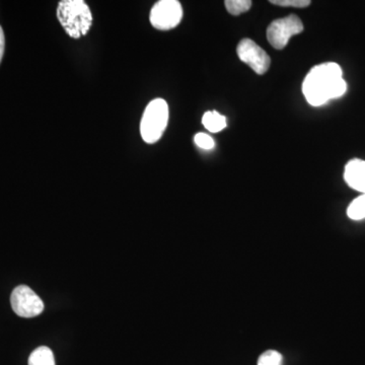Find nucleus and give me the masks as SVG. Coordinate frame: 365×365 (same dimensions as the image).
I'll return each instance as SVG.
<instances>
[{"instance_id": "nucleus-7", "label": "nucleus", "mask_w": 365, "mask_h": 365, "mask_svg": "<svg viewBox=\"0 0 365 365\" xmlns=\"http://www.w3.org/2000/svg\"><path fill=\"white\" fill-rule=\"evenodd\" d=\"M237 51L239 58L244 63L248 64L257 74L262 76L268 71L271 63L270 57L253 40H242L237 45Z\"/></svg>"}, {"instance_id": "nucleus-5", "label": "nucleus", "mask_w": 365, "mask_h": 365, "mask_svg": "<svg viewBox=\"0 0 365 365\" xmlns=\"http://www.w3.org/2000/svg\"><path fill=\"white\" fill-rule=\"evenodd\" d=\"M182 9L177 0H160L153 6L150 20L153 28L168 31L176 28L181 23Z\"/></svg>"}, {"instance_id": "nucleus-1", "label": "nucleus", "mask_w": 365, "mask_h": 365, "mask_svg": "<svg viewBox=\"0 0 365 365\" xmlns=\"http://www.w3.org/2000/svg\"><path fill=\"white\" fill-rule=\"evenodd\" d=\"M346 91L347 83L343 79L342 68L334 62L313 67L302 83V93L307 103L314 107L342 97Z\"/></svg>"}, {"instance_id": "nucleus-10", "label": "nucleus", "mask_w": 365, "mask_h": 365, "mask_svg": "<svg viewBox=\"0 0 365 365\" xmlns=\"http://www.w3.org/2000/svg\"><path fill=\"white\" fill-rule=\"evenodd\" d=\"M29 365H56L52 350L46 346H41L34 350L29 357Z\"/></svg>"}, {"instance_id": "nucleus-3", "label": "nucleus", "mask_w": 365, "mask_h": 365, "mask_svg": "<svg viewBox=\"0 0 365 365\" xmlns=\"http://www.w3.org/2000/svg\"><path fill=\"white\" fill-rule=\"evenodd\" d=\"M169 122V106L163 98L151 101L144 110L140 123L141 137L146 143H155L162 138Z\"/></svg>"}, {"instance_id": "nucleus-6", "label": "nucleus", "mask_w": 365, "mask_h": 365, "mask_svg": "<svg viewBox=\"0 0 365 365\" xmlns=\"http://www.w3.org/2000/svg\"><path fill=\"white\" fill-rule=\"evenodd\" d=\"M11 304L14 313L21 318H34L44 311L43 300L26 285L14 288L11 297Z\"/></svg>"}, {"instance_id": "nucleus-16", "label": "nucleus", "mask_w": 365, "mask_h": 365, "mask_svg": "<svg viewBox=\"0 0 365 365\" xmlns=\"http://www.w3.org/2000/svg\"><path fill=\"white\" fill-rule=\"evenodd\" d=\"M4 48H6V38H4V30L0 26V62H1L2 57H4Z\"/></svg>"}, {"instance_id": "nucleus-8", "label": "nucleus", "mask_w": 365, "mask_h": 365, "mask_svg": "<svg viewBox=\"0 0 365 365\" xmlns=\"http://www.w3.org/2000/svg\"><path fill=\"white\" fill-rule=\"evenodd\" d=\"M345 182L355 191L365 194V162L354 158L346 165L344 172Z\"/></svg>"}, {"instance_id": "nucleus-12", "label": "nucleus", "mask_w": 365, "mask_h": 365, "mask_svg": "<svg viewBox=\"0 0 365 365\" xmlns=\"http://www.w3.org/2000/svg\"><path fill=\"white\" fill-rule=\"evenodd\" d=\"M225 9L232 16L246 13L252 7L251 0H227L225 2Z\"/></svg>"}, {"instance_id": "nucleus-2", "label": "nucleus", "mask_w": 365, "mask_h": 365, "mask_svg": "<svg viewBox=\"0 0 365 365\" xmlns=\"http://www.w3.org/2000/svg\"><path fill=\"white\" fill-rule=\"evenodd\" d=\"M57 19L69 37L86 36L93 25V14L83 0H62L57 7Z\"/></svg>"}, {"instance_id": "nucleus-15", "label": "nucleus", "mask_w": 365, "mask_h": 365, "mask_svg": "<svg viewBox=\"0 0 365 365\" xmlns=\"http://www.w3.org/2000/svg\"><path fill=\"white\" fill-rule=\"evenodd\" d=\"M271 4L283 7H295V9H304L311 4L309 0H271Z\"/></svg>"}, {"instance_id": "nucleus-4", "label": "nucleus", "mask_w": 365, "mask_h": 365, "mask_svg": "<svg viewBox=\"0 0 365 365\" xmlns=\"http://www.w3.org/2000/svg\"><path fill=\"white\" fill-rule=\"evenodd\" d=\"M304 25L299 16L290 14L287 18L273 21L267 29V39L273 48L282 50L288 41L295 35L302 33Z\"/></svg>"}, {"instance_id": "nucleus-11", "label": "nucleus", "mask_w": 365, "mask_h": 365, "mask_svg": "<svg viewBox=\"0 0 365 365\" xmlns=\"http://www.w3.org/2000/svg\"><path fill=\"white\" fill-rule=\"evenodd\" d=\"M347 215L353 220H361L365 218V194L352 201L347 209Z\"/></svg>"}, {"instance_id": "nucleus-14", "label": "nucleus", "mask_w": 365, "mask_h": 365, "mask_svg": "<svg viewBox=\"0 0 365 365\" xmlns=\"http://www.w3.org/2000/svg\"><path fill=\"white\" fill-rule=\"evenodd\" d=\"M196 145L200 148L201 150H211L215 148V140L212 137L206 133H197L194 137Z\"/></svg>"}, {"instance_id": "nucleus-13", "label": "nucleus", "mask_w": 365, "mask_h": 365, "mask_svg": "<svg viewBox=\"0 0 365 365\" xmlns=\"http://www.w3.org/2000/svg\"><path fill=\"white\" fill-rule=\"evenodd\" d=\"M282 355L275 350H268L259 357L258 365H282Z\"/></svg>"}, {"instance_id": "nucleus-9", "label": "nucleus", "mask_w": 365, "mask_h": 365, "mask_svg": "<svg viewBox=\"0 0 365 365\" xmlns=\"http://www.w3.org/2000/svg\"><path fill=\"white\" fill-rule=\"evenodd\" d=\"M202 123L209 132L217 133L227 127V118L218 112L209 111L203 115Z\"/></svg>"}]
</instances>
